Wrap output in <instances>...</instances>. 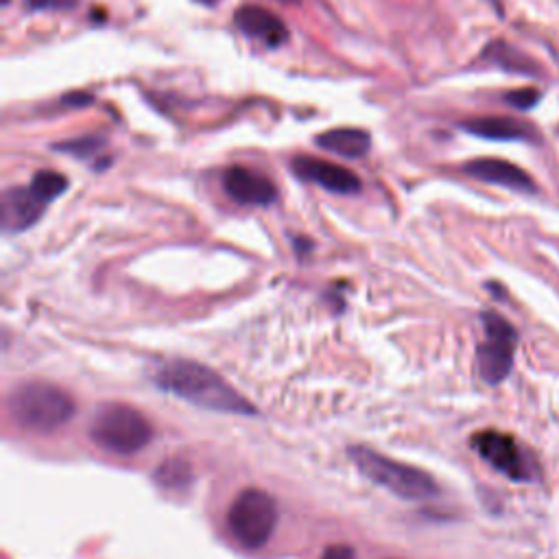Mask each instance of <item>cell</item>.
I'll list each match as a JSON object with an SVG mask.
<instances>
[{"label":"cell","mask_w":559,"mask_h":559,"mask_svg":"<svg viewBox=\"0 0 559 559\" xmlns=\"http://www.w3.org/2000/svg\"><path fill=\"white\" fill-rule=\"evenodd\" d=\"M315 142L319 149L335 153V156H341V158H350V160H359L372 149V136L367 134L365 129H356V127L330 129V132L319 134L315 138Z\"/></svg>","instance_id":"cell-14"},{"label":"cell","mask_w":559,"mask_h":559,"mask_svg":"<svg viewBox=\"0 0 559 559\" xmlns=\"http://www.w3.org/2000/svg\"><path fill=\"white\" fill-rule=\"evenodd\" d=\"M103 145H105L103 136H83V138L59 142V145H55V151L70 153V156H75L77 160H92L94 156H99Z\"/></svg>","instance_id":"cell-18"},{"label":"cell","mask_w":559,"mask_h":559,"mask_svg":"<svg viewBox=\"0 0 559 559\" xmlns=\"http://www.w3.org/2000/svg\"><path fill=\"white\" fill-rule=\"evenodd\" d=\"M282 3H295V0H282Z\"/></svg>","instance_id":"cell-23"},{"label":"cell","mask_w":559,"mask_h":559,"mask_svg":"<svg viewBox=\"0 0 559 559\" xmlns=\"http://www.w3.org/2000/svg\"><path fill=\"white\" fill-rule=\"evenodd\" d=\"M463 173L468 177H474V180L518 190V193H533L535 190L531 177L522 171L520 166L511 164L507 160H496V158L472 160L463 164Z\"/></svg>","instance_id":"cell-12"},{"label":"cell","mask_w":559,"mask_h":559,"mask_svg":"<svg viewBox=\"0 0 559 559\" xmlns=\"http://www.w3.org/2000/svg\"><path fill=\"white\" fill-rule=\"evenodd\" d=\"M9 418L22 431L49 435L70 422L75 415V400L62 387L31 380L11 391L7 398Z\"/></svg>","instance_id":"cell-2"},{"label":"cell","mask_w":559,"mask_h":559,"mask_svg":"<svg viewBox=\"0 0 559 559\" xmlns=\"http://www.w3.org/2000/svg\"><path fill=\"white\" fill-rule=\"evenodd\" d=\"M153 378L160 389L195 407L219 413L256 415L252 402H247L230 383H225L217 372L201 363L175 359L160 365Z\"/></svg>","instance_id":"cell-1"},{"label":"cell","mask_w":559,"mask_h":559,"mask_svg":"<svg viewBox=\"0 0 559 559\" xmlns=\"http://www.w3.org/2000/svg\"><path fill=\"white\" fill-rule=\"evenodd\" d=\"M481 319L485 341L479 346V374L487 385H498L514 367L518 335L503 315L487 311Z\"/></svg>","instance_id":"cell-6"},{"label":"cell","mask_w":559,"mask_h":559,"mask_svg":"<svg viewBox=\"0 0 559 559\" xmlns=\"http://www.w3.org/2000/svg\"><path fill=\"white\" fill-rule=\"evenodd\" d=\"M3 5H9V0H3Z\"/></svg>","instance_id":"cell-24"},{"label":"cell","mask_w":559,"mask_h":559,"mask_svg":"<svg viewBox=\"0 0 559 559\" xmlns=\"http://www.w3.org/2000/svg\"><path fill=\"white\" fill-rule=\"evenodd\" d=\"M483 59H487L490 64L501 66L509 73H520V75H540L538 66L527 55H522L520 51H516L514 46H509L505 42H494L487 46L483 51Z\"/></svg>","instance_id":"cell-15"},{"label":"cell","mask_w":559,"mask_h":559,"mask_svg":"<svg viewBox=\"0 0 559 559\" xmlns=\"http://www.w3.org/2000/svg\"><path fill=\"white\" fill-rule=\"evenodd\" d=\"M472 448L485 459L494 470L505 474L511 481H531L535 474V463L518 446L511 435L501 431H481L472 437Z\"/></svg>","instance_id":"cell-7"},{"label":"cell","mask_w":559,"mask_h":559,"mask_svg":"<svg viewBox=\"0 0 559 559\" xmlns=\"http://www.w3.org/2000/svg\"><path fill=\"white\" fill-rule=\"evenodd\" d=\"M234 25L245 38L256 40L267 49H278L289 40V29L273 11L258 5H243L234 11Z\"/></svg>","instance_id":"cell-11"},{"label":"cell","mask_w":559,"mask_h":559,"mask_svg":"<svg viewBox=\"0 0 559 559\" xmlns=\"http://www.w3.org/2000/svg\"><path fill=\"white\" fill-rule=\"evenodd\" d=\"M204 3H214V0H204Z\"/></svg>","instance_id":"cell-25"},{"label":"cell","mask_w":559,"mask_h":559,"mask_svg":"<svg viewBox=\"0 0 559 559\" xmlns=\"http://www.w3.org/2000/svg\"><path fill=\"white\" fill-rule=\"evenodd\" d=\"M319 559H356V553L348 544H332L326 546Z\"/></svg>","instance_id":"cell-21"},{"label":"cell","mask_w":559,"mask_h":559,"mask_svg":"<svg viewBox=\"0 0 559 559\" xmlns=\"http://www.w3.org/2000/svg\"><path fill=\"white\" fill-rule=\"evenodd\" d=\"M62 103L66 107H90L94 103V97L88 92H73V94H66Z\"/></svg>","instance_id":"cell-22"},{"label":"cell","mask_w":559,"mask_h":559,"mask_svg":"<svg viewBox=\"0 0 559 559\" xmlns=\"http://www.w3.org/2000/svg\"><path fill=\"white\" fill-rule=\"evenodd\" d=\"M79 5V0H25L29 11H70Z\"/></svg>","instance_id":"cell-20"},{"label":"cell","mask_w":559,"mask_h":559,"mask_svg":"<svg viewBox=\"0 0 559 559\" xmlns=\"http://www.w3.org/2000/svg\"><path fill=\"white\" fill-rule=\"evenodd\" d=\"M540 99H542V92H538L535 88H522L505 94V101L511 107H516V110H531V107L540 103Z\"/></svg>","instance_id":"cell-19"},{"label":"cell","mask_w":559,"mask_h":559,"mask_svg":"<svg viewBox=\"0 0 559 559\" xmlns=\"http://www.w3.org/2000/svg\"><path fill=\"white\" fill-rule=\"evenodd\" d=\"M90 437L114 455H136L153 439V426L138 409L121 402L101 404L90 422Z\"/></svg>","instance_id":"cell-4"},{"label":"cell","mask_w":559,"mask_h":559,"mask_svg":"<svg viewBox=\"0 0 559 559\" xmlns=\"http://www.w3.org/2000/svg\"><path fill=\"white\" fill-rule=\"evenodd\" d=\"M463 132L472 136H479L485 140H501V142H538V129L531 127L525 121H516L509 116H483L470 118L459 125Z\"/></svg>","instance_id":"cell-13"},{"label":"cell","mask_w":559,"mask_h":559,"mask_svg":"<svg viewBox=\"0 0 559 559\" xmlns=\"http://www.w3.org/2000/svg\"><path fill=\"white\" fill-rule=\"evenodd\" d=\"M223 188L241 206H271L278 199L276 184L247 166H230L223 173Z\"/></svg>","instance_id":"cell-10"},{"label":"cell","mask_w":559,"mask_h":559,"mask_svg":"<svg viewBox=\"0 0 559 559\" xmlns=\"http://www.w3.org/2000/svg\"><path fill=\"white\" fill-rule=\"evenodd\" d=\"M291 171L297 180L317 184L324 190H328V193H335V195H356L363 186L359 175L346 169V166L311 158V156L293 158Z\"/></svg>","instance_id":"cell-8"},{"label":"cell","mask_w":559,"mask_h":559,"mask_svg":"<svg viewBox=\"0 0 559 559\" xmlns=\"http://www.w3.org/2000/svg\"><path fill=\"white\" fill-rule=\"evenodd\" d=\"M348 455L367 479L404 501H426V498L439 494V487L431 474L391 459L370 446H352Z\"/></svg>","instance_id":"cell-3"},{"label":"cell","mask_w":559,"mask_h":559,"mask_svg":"<svg viewBox=\"0 0 559 559\" xmlns=\"http://www.w3.org/2000/svg\"><path fill=\"white\" fill-rule=\"evenodd\" d=\"M46 201L35 193L33 186H16L7 188L0 204V219H3L5 234H18L29 230L31 225L40 221L46 210Z\"/></svg>","instance_id":"cell-9"},{"label":"cell","mask_w":559,"mask_h":559,"mask_svg":"<svg viewBox=\"0 0 559 559\" xmlns=\"http://www.w3.org/2000/svg\"><path fill=\"white\" fill-rule=\"evenodd\" d=\"M31 186L35 193H38L46 204H51L57 197H62L68 188V180L62 173H55V171H40L33 175Z\"/></svg>","instance_id":"cell-17"},{"label":"cell","mask_w":559,"mask_h":559,"mask_svg":"<svg viewBox=\"0 0 559 559\" xmlns=\"http://www.w3.org/2000/svg\"><path fill=\"white\" fill-rule=\"evenodd\" d=\"M278 525L276 498L258 487H247L228 509V529L243 549L256 551L271 540Z\"/></svg>","instance_id":"cell-5"},{"label":"cell","mask_w":559,"mask_h":559,"mask_svg":"<svg viewBox=\"0 0 559 559\" xmlns=\"http://www.w3.org/2000/svg\"><path fill=\"white\" fill-rule=\"evenodd\" d=\"M190 479H193V472H190L188 461L182 457H173L166 459L162 466L156 470V483L166 487L171 492H180L184 487L190 485Z\"/></svg>","instance_id":"cell-16"}]
</instances>
